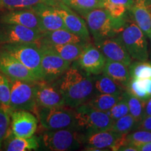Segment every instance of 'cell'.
Returning a JSON list of instances; mask_svg holds the SVG:
<instances>
[{
  "mask_svg": "<svg viewBox=\"0 0 151 151\" xmlns=\"http://www.w3.org/2000/svg\"><path fill=\"white\" fill-rule=\"evenodd\" d=\"M102 1H104V0H102Z\"/></svg>",
  "mask_w": 151,
  "mask_h": 151,
  "instance_id": "7dc6e473",
  "label": "cell"
},
{
  "mask_svg": "<svg viewBox=\"0 0 151 151\" xmlns=\"http://www.w3.org/2000/svg\"><path fill=\"white\" fill-rule=\"evenodd\" d=\"M101 50L106 60L118 62L129 67L132 58L119 36L96 41L94 43Z\"/></svg>",
  "mask_w": 151,
  "mask_h": 151,
  "instance_id": "5bb4252c",
  "label": "cell"
},
{
  "mask_svg": "<svg viewBox=\"0 0 151 151\" xmlns=\"http://www.w3.org/2000/svg\"><path fill=\"white\" fill-rule=\"evenodd\" d=\"M123 97L127 100L129 114L134 117L139 124L143 119L144 101L138 99L126 90L123 93Z\"/></svg>",
  "mask_w": 151,
  "mask_h": 151,
  "instance_id": "4dcf8cb0",
  "label": "cell"
},
{
  "mask_svg": "<svg viewBox=\"0 0 151 151\" xmlns=\"http://www.w3.org/2000/svg\"><path fill=\"white\" fill-rule=\"evenodd\" d=\"M146 8L148 9V11H149V13H150L151 16V3H146Z\"/></svg>",
  "mask_w": 151,
  "mask_h": 151,
  "instance_id": "7bdbcfd3",
  "label": "cell"
},
{
  "mask_svg": "<svg viewBox=\"0 0 151 151\" xmlns=\"http://www.w3.org/2000/svg\"><path fill=\"white\" fill-rule=\"evenodd\" d=\"M124 16L118 18H113L105 9L98 8L90 11L83 18L94 42H96L115 37L121 32L127 21Z\"/></svg>",
  "mask_w": 151,
  "mask_h": 151,
  "instance_id": "7a4b0ae2",
  "label": "cell"
},
{
  "mask_svg": "<svg viewBox=\"0 0 151 151\" xmlns=\"http://www.w3.org/2000/svg\"><path fill=\"white\" fill-rule=\"evenodd\" d=\"M38 119L28 111H15L11 114L12 133L18 137L29 138L35 135L37 129Z\"/></svg>",
  "mask_w": 151,
  "mask_h": 151,
  "instance_id": "9a60e30c",
  "label": "cell"
},
{
  "mask_svg": "<svg viewBox=\"0 0 151 151\" xmlns=\"http://www.w3.org/2000/svg\"><path fill=\"white\" fill-rule=\"evenodd\" d=\"M58 1H61V2H62V1H64V0H58Z\"/></svg>",
  "mask_w": 151,
  "mask_h": 151,
  "instance_id": "bcb514c9",
  "label": "cell"
},
{
  "mask_svg": "<svg viewBox=\"0 0 151 151\" xmlns=\"http://www.w3.org/2000/svg\"><path fill=\"white\" fill-rule=\"evenodd\" d=\"M149 39H150V60H151V34H150V37H149Z\"/></svg>",
  "mask_w": 151,
  "mask_h": 151,
  "instance_id": "ee69618b",
  "label": "cell"
},
{
  "mask_svg": "<svg viewBox=\"0 0 151 151\" xmlns=\"http://www.w3.org/2000/svg\"><path fill=\"white\" fill-rule=\"evenodd\" d=\"M151 116V97L148 100L144 101L143 106V118Z\"/></svg>",
  "mask_w": 151,
  "mask_h": 151,
  "instance_id": "f35d334b",
  "label": "cell"
},
{
  "mask_svg": "<svg viewBox=\"0 0 151 151\" xmlns=\"http://www.w3.org/2000/svg\"><path fill=\"white\" fill-rule=\"evenodd\" d=\"M126 91L143 101H146L150 98L145 88L139 82V79L137 78L130 79L129 84L126 88Z\"/></svg>",
  "mask_w": 151,
  "mask_h": 151,
  "instance_id": "e575fe53",
  "label": "cell"
},
{
  "mask_svg": "<svg viewBox=\"0 0 151 151\" xmlns=\"http://www.w3.org/2000/svg\"><path fill=\"white\" fill-rule=\"evenodd\" d=\"M131 78L151 79V62L137 61L129 66Z\"/></svg>",
  "mask_w": 151,
  "mask_h": 151,
  "instance_id": "f546056e",
  "label": "cell"
},
{
  "mask_svg": "<svg viewBox=\"0 0 151 151\" xmlns=\"http://www.w3.org/2000/svg\"><path fill=\"white\" fill-rule=\"evenodd\" d=\"M11 133V116L0 108V150L3 142Z\"/></svg>",
  "mask_w": 151,
  "mask_h": 151,
  "instance_id": "836d02e7",
  "label": "cell"
},
{
  "mask_svg": "<svg viewBox=\"0 0 151 151\" xmlns=\"http://www.w3.org/2000/svg\"><path fill=\"white\" fill-rule=\"evenodd\" d=\"M11 86V111H28L35 113L37 109L36 102V81H23L9 78Z\"/></svg>",
  "mask_w": 151,
  "mask_h": 151,
  "instance_id": "ba28073f",
  "label": "cell"
},
{
  "mask_svg": "<svg viewBox=\"0 0 151 151\" xmlns=\"http://www.w3.org/2000/svg\"><path fill=\"white\" fill-rule=\"evenodd\" d=\"M54 83L63 96L65 105L72 109L86 104L96 93L92 76L81 69L76 61Z\"/></svg>",
  "mask_w": 151,
  "mask_h": 151,
  "instance_id": "6da1fadb",
  "label": "cell"
},
{
  "mask_svg": "<svg viewBox=\"0 0 151 151\" xmlns=\"http://www.w3.org/2000/svg\"><path fill=\"white\" fill-rule=\"evenodd\" d=\"M0 22L1 23L20 24L43 32L39 19L32 9L10 10L3 13L0 16Z\"/></svg>",
  "mask_w": 151,
  "mask_h": 151,
  "instance_id": "ac0fdd59",
  "label": "cell"
},
{
  "mask_svg": "<svg viewBox=\"0 0 151 151\" xmlns=\"http://www.w3.org/2000/svg\"><path fill=\"white\" fill-rule=\"evenodd\" d=\"M106 113L114 120L122 118L129 113L127 100L123 97V94H122V99L113 106L110 110L106 111Z\"/></svg>",
  "mask_w": 151,
  "mask_h": 151,
  "instance_id": "d590c367",
  "label": "cell"
},
{
  "mask_svg": "<svg viewBox=\"0 0 151 151\" xmlns=\"http://www.w3.org/2000/svg\"><path fill=\"white\" fill-rule=\"evenodd\" d=\"M74 109L77 129L83 134L112 129L115 120L106 112L96 110L87 104Z\"/></svg>",
  "mask_w": 151,
  "mask_h": 151,
  "instance_id": "8992f818",
  "label": "cell"
},
{
  "mask_svg": "<svg viewBox=\"0 0 151 151\" xmlns=\"http://www.w3.org/2000/svg\"><path fill=\"white\" fill-rule=\"evenodd\" d=\"M122 135V134L117 133L112 130L84 134V150L93 151L111 150L113 145Z\"/></svg>",
  "mask_w": 151,
  "mask_h": 151,
  "instance_id": "e0dca14e",
  "label": "cell"
},
{
  "mask_svg": "<svg viewBox=\"0 0 151 151\" xmlns=\"http://www.w3.org/2000/svg\"><path fill=\"white\" fill-rule=\"evenodd\" d=\"M0 71L9 78L37 81L25 66L9 52L1 49H0Z\"/></svg>",
  "mask_w": 151,
  "mask_h": 151,
  "instance_id": "2e32d148",
  "label": "cell"
},
{
  "mask_svg": "<svg viewBox=\"0 0 151 151\" xmlns=\"http://www.w3.org/2000/svg\"><path fill=\"white\" fill-rule=\"evenodd\" d=\"M102 73L125 90L131 79L129 67L118 62L106 60Z\"/></svg>",
  "mask_w": 151,
  "mask_h": 151,
  "instance_id": "44dd1931",
  "label": "cell"
},
{
  "mask_svg": "<svg viewBox=\"0 0 151 151\" xmlns=\"http://www.w3.org/2000/svg\"><path fill=\"white\" fill-rule=\"evenodd\" d=\"M62 2L82 17L94 9L104 8L102 0H64Z\"/></svg>",
  "mask_w": 151,
  "mask_h": 151,
  "instance_id": "4316f807",
  "label": "cell"
},
{
  "mask_svg": "<svg viewBox=\"0 0 151 151\" xmlns=\"http://www.w3.org/2000/svg\"><path fill=\"white\" fill-rule=\"evenodd\" d=\"M136 129H143L151 132V116L143 118L142 120L137 124Z\"/></svg>",
  "mask_w": 151,
  "mask_h": 151,
  "instance_id": "74e56055",
  "label": "cell"
},
{
  "mask_svg": "<svg viewBox=\"0 0 151 151\" xmlns=\"http://www.w3.org/2000/svg\"><path fill=\"white\" fill-rule=\"evenodd\" d=\"M127 139L130 144L138 146L151 141V132L143 129H136L127 134Z\"/></svg>",
  "mask_w": 151,
  "mask_h": 151,
  "instance_id": "d6a6232c",
  "label": "cell"
},
{
  "mask_svg": "<svg viewBox=\"0 0 151 151\" xmlns=\"http://www.w3.org/2000/svg\"><path fill=\"white\" fill-rule=\"evenodd\" d=\"M39 43V42H38ZM43 43L52 49L64 60L73 62L76 61L80 57L85 44H77V43H67V44H50Z\"/></svg>",
  "mask_w": 151,
  "mask_h": 151,
  "instance_id": "d4e9b609",
  "label": "cell"
},
{
  "mask_svg": "<svg viewBox=\"0 0 151 151\" xmlns=\"http://www.w3.org/2000/svg\"><path fill=\"white\" fill-rule=\"evenodd\" d=\"M38 42L50 44H85L88 43L67 29H57L54 31L45 32Z\"/></svg>",
  "mask_w": 151,
  "mask_h": 151,
  "instance_id": "7402d4cb",
  "label": "cell"
},
{
  "mask_svg": "<svg viewBox=\"0 0 151 151\" xmlns=\"http://www.w3.org/2000/svg\"><path fill=\"white\" fill-rule=\"evenodd\" d=\"M118 151H138V149L137 147L133 146V145L127 143V144L124 145L121 148H119Z\"/></svg>",
  "mask_w": 151,
  "mask_h": 151,
  "instance_id": "60d3db41",
  "label": "cell"
},
{
  "mask_svg": "<svg viewBox=\"0 0 151 151\" xmlns=\"http://www.w3.org/2000/svg\"><path fill=\"white\" fill-rule=\"evenodd\" d=\"M58 0H0V8L7 10L31 9L38 4L44 3L47 4L55 6L58 3Z\"/></svg>",
  "mask_w": 151,
  "mask_h": 151,
  "instance_id": "83f0119b",
  "label": "cell"
},
{
  "mask_svg": "<svg viewBox=\"0 0 151 151\" xmlns=\"http://www.w3.org/2000/svg\"><path fill=\"white\" fill-rule=\"evenodd\" d=\"M146 3H151V0H146Z\"/></svg>",
  "mask_w": 151,
  "mask_h": 151,
  "instance_id": "f6af8a7d",
  "label": "cell"
},
{
  "mask_svg": "<svg viewBox=\"0 0 151 151\" xmlns=\"http://www.w3.org/2000/svg\"><path fill=\"white\" fill-rule=\"evenodd\" d=\"M39 149V144L37 137H18L13 133L5 139L1 147V150L6 151H29Z\"/></svg>",
  "mask_w": 151,
  "mask_h": 151,
  "instance_id": "603a6c76",
  "label": "cell"
},
{
  "mask_svg": "<svg viewBox=\"0 0 151 151\" xmlns=\"http://www.w3.org/2000/svg\"><path fill=\"white\" fill-rule=\"evenodd\" d=\"M122 98V95L95 93L86 104L96 110L106 112Z\"/></svg>",
  "mask_w": 151,
  "mask_h": 151,
  "instance_id": "484cf974",
  "label": "cell"
},
{
  "mask_svg": "<svg viewBox=\"0 0 151 151\" xmlns=\"http://www.w3.org/2000/svg\"><path fill=\"white\" fill-rule=\"evenodd\" d=\"M37 137L41 150L68 151L78 150L83 145L84 134L76 129H46Z\"/></svg>",
  "mask_w": 151,
  "mask_h": 151,
  "instance_id": "3957f363",
  "label": "cell"
},
{
  "mask_svg": "<svg viewBox=\"0 0 151 151\" xmlns=\"http://www.w3.org/2000/svg\"><path fill=\"white\" fill-rule=\"evenodd\" d=\"M118 36L132 60L147 61L149 59L147 37L135 22L127 20L123 29Z\"/></svg>",
  "mask_w": 151,
  "mask_h": 151,
  "instance_id": "52a82bcc",
  "label": "cell"
},
{
  "mask_svg": "<svg viewBox=\"0 0 151 151\" xmlns=\"http://www.w3.org/2000/svg\"><path fill=\"white\" fill-rule=\"evenodd\" d=\"M37 14L43 32L57 29H67L62 17L53 6L41 3L31 8Z\"/></svg>",
  "mask_w": 151,
  "mask_h": 151,
  "instance_id": "d6986e66",
  "label": "cell"
},
{
  "mask_svg": "<svg viewBox=\"0 0 151 151\" xmlns=\"http://www.w3.org/2000/svg\"><path fill=\"white\" fill-rule=\"evenodd\" d=\"M76 62L85 71L94 76L103 72L106 58L95 45L88 42L85 44L80 57Z\"/></svg>",
  "mask_w": 151,
  "mask_h": 151,
  "instance_id": "8fae6325",
  "label": "cell"
},
{
  "mask_svg": "<svg viewBox=\"0 0 151 151\" xmlns=\"http://www.w3.org/2000/svg\"><path fill=\"white\" fill-rule=\"evenodd\" d=\"M96 93L122 95L125 89L103 73L92 76Z\"/></svg>",
  "mask_w": 151,
  "mask_h": 151,
  "instance_id": "cb8c5ba5",
  "label": "cell"
},
{
  "mask_svg": "<svg viewBox=\"0 0 151 151\" xmlns=\"http://www.w3.org/2000/svg\"><path fill=\"white\" fill-rule=\"evenodd\" d=\"M54 7L62 17L67 30L81 37L86 42H90V31L83 19L61 1H58Z\"/></svg>",
  "mask_w": 151,
  "mask_h": 151,
  "instance_id": "7c38bea8",
  "label": "cell"
},
{
  "mask_svg": "<svg viewBox=\"0 0 151 151\" xmlns=\"http://www.w3.org/2000/svg\"><path fill=\"white\" fill-rule=\"evenodd\" d=\"M38 43L41 51L42 81L55 82L70 67L72 62L64 60L46 45Z\"/></svg>",
  "mask_w": 151,
  "mask_h": 151,
  "instance_id": "9c48e42d",
  "label": "cell"
},
{
  "mask_svg": "<svg viewBox=\"0 0 151 151\" xmlns=\"http://www.w3.org/2000/svg\"><path fill=\"white\" fill-rule=\"evenodd\" d=\"M43 32L20 24L0 23V44L38 42Z\"/></svg>",
  "mask_w": 151,
  "mask_h": 151,
  "instance_id": "30bf717a",
  "label": "cell"
},
{
  "mask_svg": "<svg viewBox=\"0 0 151 151\" xmlns=\"http://www.w3.org/2000/svg\"><path fill=\"white\" fill-rule=\"evenodd\" d=\"M36 102L37 107L52 108L65 105V99L54 82L36 81Z\"/></svg>",
  "mask_w": 151,
  "mask_h": 151,
  "instance_id": "4fadbf2b",
  "label": "cell"
},
{
  "mask_svg": "<svg viewBox=\"0 0 151 151\" xmlns=\"http://www.w3.org/2000/svg\"><path fill=\"white\" fill-rule=\"evenodd\" d=\"M11 86L9 79L0 71V108L11 116Z\"/></svg>",
  "mask_w": 151,
  "mask_h": 151,
  "instance_id": "f1b7e54d",
  "label": "cell"
},
{
  "mask_svg": "<svg viewBox=\"0 0 151 151\" xmlns=\"http://www.w3.org/2000/svg\"><path fill=\"white\" fill-rule=\"evenodd\" d=\"M138 151H151V141L137 147Z\"/></svg>",
  "mask_w": 151,
  "mask_h": 151,
  "instance_id": "b9f144b4",
  "label": "cell"
},
{
  "mask_svg": "<svg viewBox=\"0 0 151 151\" xmlns=\"http://www.w3.org/2000/svg\"><path fill=\"white\" fill-rule=\"evenodd\" d=\"M35 114L46 130L77 129L75 109L67 106L52 108L37 107Z\"/></svg>",
  "mask_w": 151,
  "mask_h": 151,
  "instance_id": "277c9868",
  "label": "cell"
},
{
  "mask_svg": "<svg viewBox=\"0 0 151 151\" xmlns=\"http://www.w3.org/2000/svg\"><path fill=\"white\" fill-rule=\"evenodd\" d=\"M0 49L19 60L32 73L37 81L42 80L41 51L37 42L3 44Z\"/></svg>",
  "mask_w": 151,
  "mask_h": 151,
  "instance_id": "5b68a950",
  "label": "cell"
},
{
  "mask_svg": "<svg viewBox=\"0 0 151 151\" xmlns=\"http://www.w3.org/2000/svg\"><path fill=\"white\" fill-rule=\"evenodd\" d=\"M137 124V122L134 117L128 113L126 116L115 120L111 130L122 134H127L135 130Z\"/></svg>",
  "mask_w": 151,
  "mask_h": 151,
  "instance_id": "1f68e13d",
  "label": "cell"
},
{
  "mask_svg": "<svg viewBox=\"0 0 151 151\" xmlns=\"http://www.w3.org/2000/svg\"><path fill=\"white\" fill-rule=\"evenodd\" d=\"M104 9H105L109 14L115 18H118L124 16L127 10H129L124 5L111 3L107 1H104Z\"/></svg>",
  "mask_w": 151,
  "mask_h": 151,
  "instance_id": "8d00e7d4",
  "label": "cell"
},
{
  "mask_svg": "<svg viewBox=\"0 0 151 151\" xmlns=\"http://www.w3.org/2000/svg\"><path fill=\"white\" fill-rule=\"evenodd\" d=\"M129 10L135 23L149 38L151 34V16L146 8V0H134Z\"/></svg>",
  "mask_w": 151,
  "mask_h": 151,
  "instance_id": "ffe728a7",
  "label": "cell"
},
{
  "mask_svg": "<svg viewBox=\"0 0 151 151\" xmlns=\"http://www.w3.org/2000/svg\"><path fill=\"white\" fill-rule=\"evenodd\" d=\"M104 1H107L111 3L124 5L125 6L127 7L128 9L131 8V6L134 3V0H104Z\"/></svg>",
  "mask_w": 151,
  "mask_h": 151,
  "instance_id": "ab89813d",
  "label": "cell"
}]
</instances>
